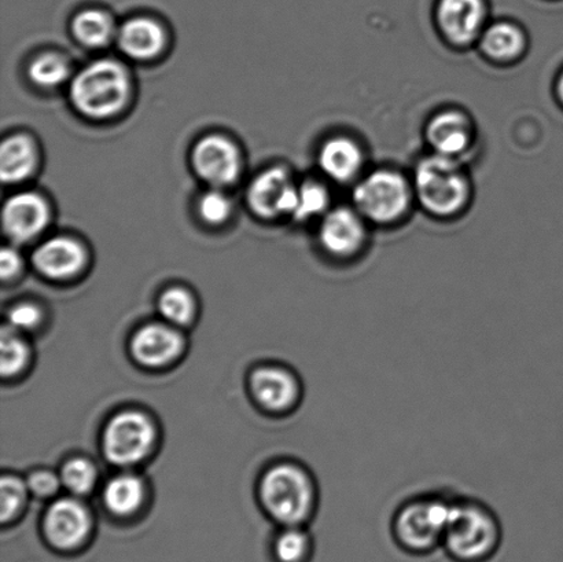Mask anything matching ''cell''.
I'll return each mask as SVG.
<instances>
[{
  "instance_id": "cell-1",
  "label": "cell",
  "mask_w": 563,
  "mask_h": 562,
  "mask_svg": "<svg viewBox=\"0 0 563 562\" xmlns=\"http://www.w3.org/2000/svg\"><path fill=\"white\" fill-rule=\"evenodd\" d=\"M501 527L487 505L476 499H452L441 550L452 562H489L499 552Z\"/></svg>"
},
{
  "instance_id": "cell-2",
  "label": "cell",
  "mask_w": 563,
  "mask_h": 562,
  "mask_svg": "<svg viewBox=\"0 0 563 562\" xmlns=\"http://www.w3.org/2000/svg\"><path fill=\"white\" fill-rule=\"evenodd\" d=\"M452 499L419 495L396 510L390 532L396 547L413 558H427L443 547Z\"/></svg>"
},
{
  "instance_id": "cell-3",
  "label": "cell",
  "mask_w": 563,
  "mask_h": 562,
  "mask_svg": "<svg viewBox=\"0 0 563 562\" xmlns=\"http://www.w3.org/2000/svg\"><path fill=\"white\" fill-rule=\"evenodd\" d=\"M69 92L71 103L86 118L109 119L129 101V75L114 60L99 59L74 77Z\"/></svg>"
},
{
  "instance_id": "cell-4",
  "label": "cell",
  "mask_w": 563,
  "mask_h": 562,
  "mask_svg": "<svg viewBox=\"0 0 563 562\" xmlns=\"http://www.w3.org/2000/svg\"><path fill=\"white\" fill-rule=\"evenodd\" d=\"M317 486L302 466L284 462L272 467L262 483L268 514L285 527H301L317 506Z\"/></svg>"
},
{
  "instance_id": "cell-5",
  "label": "cell",
  "mask_w": 563,
  "mask_h": 562,
  "mask_svg": "<svg viewBox=\"0 0 563 562\" xmlns=\"http://www.w3.org/2000/svg\"><path fill=\"white\" fill-rule=\"evenodd\" d=\"M416 190L422 206L439 217H450L465 206L468 184L454 158L434 154L418 164Z\"/></svg>"
},
{
  "instance_id": "cell-6",
  "label": "cell",
  "mask_w": 563,
  "mask_h": 562,
  "mask_svg": "<svg viewBox=\"0 0 563 562\" xmlns=\"http://www.w3.org/2000/svg\"><path fill=\"white\" fill-rule=\"evenodd\" d=\"M353 200L363 217L377 223H390L406 213L411 191L400 174L375 170L356 186Z\"/></svg>"
},
{
  "instance_id": "cell-7",
  "label": "cell",
  "mask_w": 563,
  "mask_h": 562,
  "mask_svg": "<svg viewBox=\"0 0 563 562\" xmlns=\"http://www.w3.org/2000/svg\"><path fill=\"white\" fill-rule=\"evenodd\" d=\"M156 429L141 411H123L108 423L103 432V451L115 465H134L151 453Z\"/></svg>"
},
{
  "instance_id": "cell-8",
  "label": "cell",
  "mask_w": 563,
  "mask_h": 562,
  "mask_svg": "<svg viewBox=\"0 0 563 562\" xmlns=\"http://www.w3.org/2000/svg\"><path fill=\"white\" fill-rule=\"evenodd\" d=\"M191 162L197 175L217 189L235 184L242 169L239 147L220 135H208L198 141L192 148Z\"/></svg>"
},
{
  "instance_id": "cell-9",
  "label": "cell",
  "mask_w": 563,
  "mask_h": 562,
  "mask_svg": "<svg viewBox=\"0 0 563 562\" xmlns=\"http://www.w3.org/2000/svg\"><path fill=\"white\" fill-rule=\"evenodd\" d=\"M298 187L289 173L282 167L264 170L247 189V202L258 217L273 219L292 214L297 202Z\"/></svg>"
},
{
  "instance_id": "cell-10",
  "label": "cell",
  "mask_w": 563,
  "mask_h": 562,
  "mask_svg": "<svg viewBox=\"0 0 563 562\" xmlns=\"http://www.w3.org/2000/svg\"><path fill=\"white\" fill-rule=\"evenodd\" d=\"M320 244L331 256H355L366 242V229L361 212L351 208H335L324 214L319 230Z\"/></svg>"
},
{
  "instance_id": "cell-11",
  "label": "cell",
  "mask_w": 563,
  "mask_h": 562,
  "mask_svg": "<svg viewBox=\"0 0 563 562\" xmlns=\"http://www.w3.org/2000/svg\"><path fill=\"white\" fill-rule=\"evenodd\" d=\"M48 219L47 202L35 192H19L4 203V233L16 244H26L36 239L46 229Z\"/></svg>"
},
{
  "instance_id": "cell-12",
  "label": "cell",
  "mask_w": 563,
  "mask_h": 562,
  "mask_svg": "<svg viewBox=\"0 0 563 562\" xmlns=\"http://www.w3.org/2000/svg\"><path fill=\"white\" fill-rule=\"evenodd\" d=\"M91 519L85 505L74 498L58 499L49 506L44 531L49 542L59 549H74L90 532Z\"/></svg>"
},
{
  "instance_id": "cell-13",
  "label": "cell",
  "mask_w": 563,
  "mask_h": 562,
  "mask_svg": "<svg viewBox=\"0 0 563 562\" xmlns=\"http://www.w3.org/2000/svg\"><path fill=\"white\" fill-rule=\"evenodd\" d=\"M438 20L441 32L451 43L466 46L483 33V0H441Z\"/></svg>"
},
{
  "instance_id": "cell-14",
  "label": "cell",
  "mask_w": 563,
  "mask_h": 562,
  "mask_svg": "<svg viewBox=\"0 0 563 562\" xmlns=\"http://www.w3.org/2000/svg\"><path fill=\"white\" fill-rule=\"evenodd\" d=\"M181 349L184 339L178 330L162 323L146 324L131 341L132 355L148 367L168 365L179 356Z\"/></svg>"
},
{
  "instance_id": "cell-15",
  "label": "cell",
  "mask_w": 563,
  "mask_h": 562,
  "mask_svg": "<svg viewBox=\"0 0 563 562\" xmlns=\"http://www.w3.org/2000/svg\"><path fill=\"white\" fill-rule=\"evenodd\" d=\"M252 393L267 410L285 411L291 409L300 398V384L295 374L282 367H261L253 373Z\"/></svg>"
},
{
  "instance_id": "cell-16",
  "label": "cell",
  "mask_w": 563,
  "mask_h": 562,
  "mask_svg": "<svg viewBox=\"0 0 563 562\" xmlns=\"http://www.w3.org/2000/svg\"><path fill=\"white\" fill-rule=\"evenodd\" d=\"M38 273L53 279L74 277L86 264V252L79 242L54 236L37 246L32 257Z\"/></svg>"
},
{
  "instance_id": "cell-17",
  "label": "cell",
  "mask_w": 563,
  "mask_h": 562,
  "mask_svg": "<svg viewBox=\"0 0 563 562\" xmlns=\"http://www.w3.org/2000/svg\"><path fill=\"white\" fill-rule=\"evenodd\" d=\"M427 135L435 154L454 158L471 146L473 125L466 114L457 110H445L430 121Z\"/></svg>"
},
{
  "instance_id": "cell-18",
  "label": "cell",
  "mask_w": 563,
  "mask_h": 562,
  "mask_svg": "<svg viewBox=\"0 0 563 562\" xmlns=\"http://www.w3.org/2000/svg\"><path fill=\"white\" fill-rule=\"evenodd\" d=\"M115 38L121 52L140 60L157 57L165 47V33L162 25L148 19L126 21L120 27Z\"/></svg>"
},
{
  "instance_id": "cell-19",
  "label": "cell",
  "mask_w": 563,
  "mask_h": 562,
  "mask_svg": "<svg viewBox=\"0 0 563 562\" xmlns=\"http://www.w3.org/2000/svg\"><path fill=\"white\" fill-rule=\"evenodd\" d=\"M319 165L331 179L350 181L363 167L362 148L351 137H331L320 148Z\"/></svg>"
},
{
  "instance_id": "cell-20",
  "label": "cell",
  "mask_w": 563,
  "mask_h": 562,
  "mask_svg": "<svg viewBox=\"0 0 563 562\" xmlns=\"http://www.w3.org/2000/svg\"><path fill=\"white\" fill-rule=\"evenodd\" d=\"M36 163V148L30 137L14 135L3 142L0 148V176L4 184H20L30 178Z\"/></svg>"
},
{
  "instance_id": "cell-21",
  "label": "cell",
  "mask_w": 563,
  "mask_h": 562,
  "mask_svg": "<svg viewBox=\"0 0 563 562\" xmlns=\"http://www.w3.org/2000/svg\"><path fill=\"white\" fill-rule=\"evenodd\" d=\"M145 499V486L140 477L120 475L112 478L104 487L103 500L108 509L118 516L135 514Z\"/></svg>"
},
{
  "instance_id": "cell-22",
  "label": "cell",
  "mask_w": 563,
  "mask_h": 562,
  "mask_svg": "<svg viewBox=\"0 0 563 562\" xmlns=\"http://www.w3.org/2000/svg\"><path fill=\"white\" fill-rule=\"evenodd\" d=\"M526 48V36L520 27L510 22H498L482 33V49L498 60L515 59Z\"/></svg>"
},
{
  "instance_id": "cell-23",
  "label": "cell",
  "mask_w": 563,
  "mask_h": 562,
  "mask_svg": "<svg viewBox=\"0 0 563 562\" xmlns=\"http://www.w3.org/2000/svg\"><path fill=\"white\" fill-rule=\"evenodd\" d=\"M71 32L82 46L99 48L107 46L118 35L112 19L101 10H85L71 22Z\"/></svg>"
},
{
  "instance_id": "cell-24",
  "label": "cell",
  "mask_w": 563,
  "mask_h": 562,
  "mask_svg": "<svg viewBox=\"0 0 563 562\" xmlns=\"http://www.w3.org/2000/svg\"><path fill=\"white\" fill-rule=\"evenodd\" d=\"M27 75L37 87L55 88L69 79L70 68L63 55L47 53L32 60Z\"/></svg>"
},
{
  "instance_id": "cell-25",
  "label": "cell",
  "mask_w": 563,
  "mask_h": 562,
  "mask_svg": "<svg viewBox=\"0 0 563 562\" xmlns=\"http://www.w3.org/2000/svg\"><path fill=\"white\" fill-rule=\"evenodd\" d=\"M158 310L169 323L184 327V324L190 323L195 317V299L184 288H170L159 297Z\"/></svg>"
},
{
  "instance_id": "cell-26",
  "label": "cell",
  "mask_w": 563,
  "mask_h": 562,
  "mask_svg": "<svg viewBox=\"0 0 563 562\" xmlns=\"http://www.w3.org/2000/svg\"><path fill=\"white\" fill-rule=\"evenodd\" d=\"M0 371H2L3 377L14 376L24 368L30 356V351L25 341L19 335V330L13 328H4L2 330V340H0Z\"/></svg>"
},
{
  "instance_id": "cell-27",
  "label": "cell",
  "mask_w": 563,
  "mask_h": 562,
  "mask_svg": "<svg viewBox=\"0 0 563 562\" xmlns=\"http://www.w3.org/2000/svg\"><path fill=\"white\" fill-rule=\"evenodd\" d=\"M329 207V192L323 186L308 181L298 186L297 202L291 217L297 222H307L325 212Z\"/></svg>"
},
{
  "instance_id": "cell-28",
  "label": "cell",
  "mask_w": 563,
  "mask_h": 562,
  "mask_svg": "<svg viewBox=\"0 0 563 562\" xmlns=\"http://www.w3.org/2000/svg\"><path fill=\"white\" fill-rule=\"evenodd\" d=\"M311 553V539L301 527H286L275 542V554L280 562H303Z\"/></svg>"
},
{
  "instance_id": "cell-29",
  "label": "cell",
  "mask_w": 563,
  "mask_h": 562,
  "mask_svg": "<svg viewBox=\"0 0 563 562\" xmlns=\"http://www.w3.org/2000/svg\"><path fill=\"white\" fill-rule=\"evenodd\" d=\"M60 484L71 494L85 495L90 493L97 481L96 467L87 460L76 459L66 462L60 471Z\"/></svg>"
},
{
  "instance_id": "cell-30",
  "label": "cell",
  "mask_w": 563,
  "mask_h": 562,
  "mask_svg": "<svg viewBox=\"0 0 563 562\" xmlns=\"http://www.w3.org/2000/svg\"><path fill=\"white\" fill-rule=\"evenodd\" d=\"M198 212L203 222L218 225L222 224L233 213V203L230 197L214 187L213 190L206 192L198 202Z\"/></svg>"
},
{
  "instance_id": "cell-31",
  "label": "cell",
  "mask_w": 563,
  "mask_h": 562,
  "mask_svg": "<svg viewBox=\"0 0 563 562\" xmlns=\"http://www.w3.org/2000/svg\"><path fill=\"white\" fill-rule=\"evenodd\" d=\"M26 489V484L19 477L3 476L0 483V519L2 521L10 520L21 509L25 503Z\"/></svg>"
},
{
  "instance_id": "cell-32",
  "label": "cell",
  "mask_w": 563,
  "mask_h": 562,
  "mask_svg": "<svg viewBox=\"0 0 563 562\" xmlns=\"http://www.w3.org/2000/svg\"><path fill=\"white\" fill-rule=\"evenodd\" d=\"M42 322L41 308L31 302H22V305L11 308L9 312V324L15 330L35 329Z\"/></svg>"
},
{
  "instance_id": "cell-33",
  "label": "cell",
  "mask_w": 563,
  "mask_h": 562,
  "mask_svg": "<svg viewBox=\"0 0 563 562\" xmlns=\"http://www.w3.org/2000/svg\"><path fill=\"white\" fill-rule=\"evenodd\" d=\"M26 486L37 497H49V495L57 493L60 478L55 476L53 472L38 471L27 477Z\"/></svg>"
},
{
  "instance_id": "cell-34",
  "label": "cell",
  "mask_w": 563,
  "mask_h": 562,
  "mask_svg": "<svg viewBox=\"0 0 563 562\" xmlns=\"http://www.w3.org/2000/svg\"><path fill=\"white\" fill-rule=\"evenodd\" d=\"M21 269V257L13 247H4L0 256V273L3 279L15 277Z\"/></svg>"
},
{
  "instance_id": "cell-35",
  "label": "cell",
  "mask_w": 563,
  "mask_h": 562,
  "mask_svg": "<svg viewBox=\"0 0 563 562\" xmlns=\"http://www.w3.org/2000/svg\"><path fill=\"white\" fill-rule=\"evenodd\" d=\"M556 92H559V97L563 103V71L559 80V86H556Z\"/></svg>"
}]
</instances>
